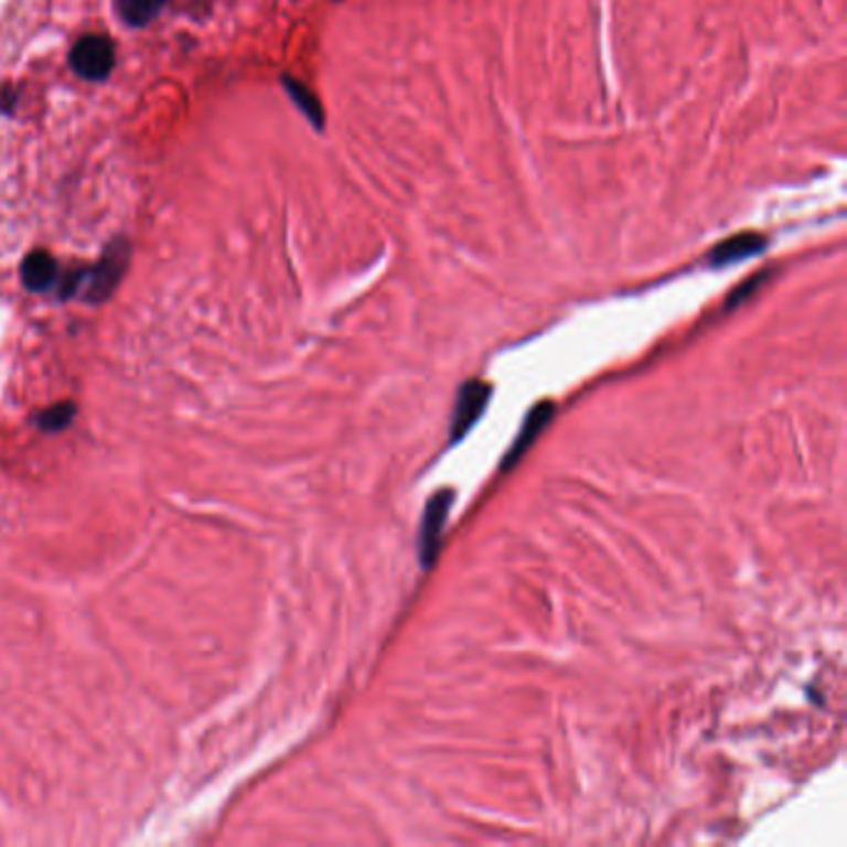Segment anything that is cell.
<instances>
[{
    "mask_svg": "<svg viewBox=\"0 0 847 847\" xmlns=\"http://www.w3.org/2000/svg\"><path fill=\"white\" fill-rule=\"evenodd\" d=\"M763 279H765V274H758V276H753L751 281L741 283V287H738V289L731 293V299H728V307L733 309V307H738V303H741V301H746L758 287H761Z\"/></svg>",
    "mask_w": 847,
    "mask_h": 847,
    "instance_id": "cell-11",
    "label": "cell"
},
{
    "mask_svg": "<svg viewBox=\"0 0 847 847\" xmlns=\"http://www.w3.org/2000/svg\"><path fill=\"white\" fill-rule=\"evenodd\" d=\"M768 249V239L758 232H741L728 236V239L718 242L711 251H708V264L714 269H721V266H731L738 261L751 259V256L763 254Z\"/></svg>",
    "mask_w": 847,
    "mask_h": 847,
    "instance_id": "cell-5",
    "label": "cell"
},
{
    "mask_svg": "<svg viewBox=\"0 0 847 847\" xmlns=\"http://www.w3.org/2000/svg\"><path fill=\"white\" fill-rule=\"evenodd\" d=\"M167 0H115V11L130 28L150 25L164 11Z\"/></svg>",
    "mask_w": 847,
    "mask_h": 847,
    "instance_id": "cell-9",
    "label": "cell"
},
{
    "mask_svg": "<svg viewBox=\"0 0 847 847\" xmlns=\"http://www.w3.org/2000/svg\"><path fill=\"white\" fill-rule=\"evenodd\" d=\"M73 416H75V406L73 403H65V406H55L51 410H45L43 416L37 418V426H41L43 430L55 432V430H63L67 422L73 420Z\"/></svg>",
    "mask_w": 847,
    "mask_h": 847,
    "instance_id": "cell-10",
    "label": "cell"
},
{
    "mask_svg": "<svg viewBox=\"0 0 847 847\" xmlns=\"http://www.w3.org/2000/svg\"><path fill=\"white\" fill-rule=\"evenodd\" d=\"M18 97H21V90L13 85H3L0 87V115H13Z\"/></svg>",
    "mask_w": 847,
    "mask_h": 847,
    "instance_id": "cell-12",
    "label": "cell"
},
{
    "mask_svg": "<svg viewBox=\"0 0 847 847\" xmlns=\"http://www.w3.org/2000/svg\"><path fill=\"white\" fill-rule=\"evenodd\" d=\"M452 500H455V492L450 487H442L428 500L426 505V515H422V525H420V561L426 569L436 565L438 559L442 529H446Z\"/></svg>",
    "mask_w": 847,
    "mask_h": 847,
    "instance_id": "cell-3",
    "label": "cell"
},
{
    "mask_svg": "<svg viewBox=\"0 0 847 847\" xmlns=\"http://www.w3.org/2000/svg\"><path fill=\"white\" fill-rule=\"evenodd\" d=\"M61 264L55 261V256L45 249H35L23 259L21 264V279L23 287L33 293H43L57 287L61 281Z\"/></svg>",
    "mask_w": 847,
    "mask_h": 847,
    "instance_id": "cell-6",
    "label": "cell"
},
{
    "mask_svg": "<svg viewBox=\"0 0 847 847\" xmlns=\"http://www.w3.org/2000/svg\"><path fill=\"white\" fill-rule=\"evenodd\" d=\"M551 416H555V406H551V403H539V406L529 410V416L525 422H522L515 442H512L510 450H507V458H505V462H502V470L512 468L522 455H525V450H529L532 442H535V438L539 436V430L547 426V420Z\"/></svg>",
    "mask_w": 847,
    "mask_h": 847,
    "instance_id": "cell-7",
    "label": "cell"
},
{
    "mask_svg": "<svg viewBox=\"0 0 847 847\" xmlns=\"http://www.w3.org/2000/svg\"><path fill=\"white\" fill-rule=\"evenodd\" d=\"M132 246L125 236H115V239L105 246L100 261L93 266H83V269L61 274L57 281V297L61 299H83L87 303H103L120 287L122 276L130 266Z\"/></svg>",
    "mask_w": 847,
    "mask_h": 847,
    "instance_id": "cell-1",
    "label": "cell"
},
{
    "mask_svg": "<svg viewBox=\"0 0 847 847\" xmlns=\"http://www.w3.org/2000/svg\"><path fill=\"white\" fill-rule=\"evenodd\" d=\"M492 396V388L482 380H468L458 393L455 412H452L450 422V436L452 442H460L468 436L470 428L482 418V412L487 408V400Z\"/></svg>",
    "mask_w": 847,
    "mask_h": 847,
    "instance_id": "cell-4",
    "label": "cell"
},
{
    "mask_svg": "<svg viewBox=\"0 0 847 847\" xmlns=\"http://www.w3.org/2000/svg\"><path fill=\"white\" fill-rule=\"evenodd\" d=\"M281 85L287 95L291 97V103L299 107L301 115L313 125V130L323 132L326 130V112H323V105L319 100V95L311 90L307 83H301L299 77L293 75H281Z\"/></svg>",
    "mask_w": 847,
    "mask_h": 847,
    "instance_id": "cell-8",
    "label": "cell"
},
{
    "mask_svg": "<svg viewBox=\"0 0 847 847\" xmlns=\"http://www.w3.org/2000/svg\"><path fill=\"white\" fill-rule=\"evenodd\" d=\"M71 67L77 77L87 83H105L112 75L117 63V47L112 37L103 33H87L73 45Z\"/></svg>",
    "mask_w": 847,
    "mask_h": 847,
    "instance_id": "cell-2",
    "label": "cell"
}]
</instances>
